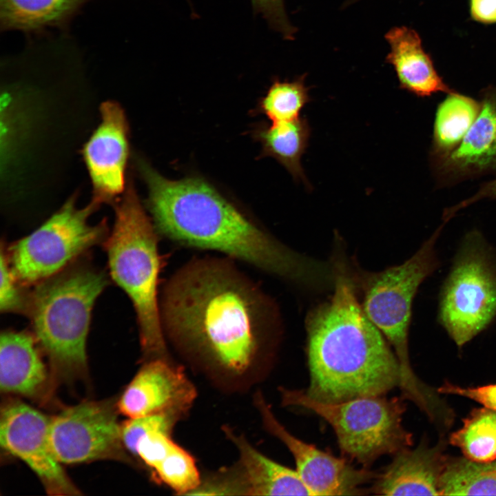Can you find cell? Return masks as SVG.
<instances>
[{
  "mask_svg": "<svg viewBox=\"0 0 496 496\" xmlns=\"http://www.w3.org/2000/svg\"><path fill=\"white\" fill-rule=\"evenodd\" d=\"M147 207L158 234L189 248L214 251L292 284L317 289L326 263L280 241L205 180L168 179L141 163Z\"/></svg>",
  "mask_w": 496,
  "mask_h": 496,
  "instance_id": "obj_2",
  "label": "cell"
},
{
  "mask_svg": "<svg viewBox=\"0 0 496 496\" xmlns=\"http://www.w3.org/2000/svg\"><path fill=\"white\" fill-rule=\"evenodd\" d=\"M285 406L309 410L333 428L346 458L369 468L382 455H395L409 448L412 435L404 427L406 404L401 396H362L339 402H324L309 397L304 390L280 389Z\"/></svg>",
  "mask_w": 496,
  "mask_h": 496,
  "instance_id": "obj_7",
  "label": "cell"
},
{
  "mask_svg": "<svg viewBox=\"0 0 496 496\" xmlns=\"http://www.w3.org/2000/svg\"><path fill=\"white\" fill-rule=\"evenodd\" d=\"M332 265L331 296L305 318L309 383L306 393L324 402L386 395L402 381L391 347L362 309L342 254Z\"/></svg>",
  "mask_w": 496,
  "mask_h": 496,
  "instance_id": "obj_3",
  "label": "cell"
},
{
  "mask_svg": "<svg viewBox=\"0 0 496 496\" xmlns=\"http://www.w3.org/2000/svg\"><path fill=\"white\" fill-rule=\"evenodd\" d=\"M153 470L178 495H192L201 483L194 458L175 443Z\"/></svg>",
  "mask_w": 496,
  "mask_h": 496,
  "instance_id": "obj_26",
  "label": "cell"
},
{
  "mask_svg": "<svg viewBox=\"0 0 496 496\" xmlns=\"http://www.w3.org/2000/svg\"><path fill=\"white\" fill-rule=\"evenodd\" d=\"M159 305L165 338L233 373L249 369L281 331L274 300L227 257L183 265L167 280Z\"/></svg>",
  "mask_w": 496,
  "mask_h": 496,
  "instance_id": "obj_1",
  "label": "cell"
},
{
  "mask_svg": "<svg viewBox=\"0 0 496 496\" xmlns=\"http://www.w3.org/2000/svg\"><path fill=\"white\" fill-rule=\"evenodd\" d=\"M182 416L170 413H161L142 417H132L121 425V438L123 446L136 455L139 440L151 431L171 433L173 427Z\"/></svg>",
  "mask_w": 496,
  "mask_h": 496,
  "instance_id": "obj_27",
  "label": "cell"
},
{
  "mask_svg": "<svg viewBox=\"0 0 496 496\" xmlns=\"http://www.w3.org/2000/svg\"><path fill=\"white\" fill-rule=\"evenodd\" d=\"M91 0H0V32L19 31L27 37L69 32L74 19Z\"/></svg>",
  "mask_w": 496,
  "mask_h": 496,
  "instance_id": "obj_20",
  "label": "cell"
},
{
  "mask_svg": "<svg viewBox=\"0 0 496 496\" xmlns=\"http://www.w3.org/2000/svg\"><path fill=\"white\" fill-rule=\"evenodd\" d=\"M35 336L6 331L0 339V389L2 393L39 398L50 382Z\"/></svg>",
  "mask_w": 496,
  "mask_h": 496,
  "instance_id": "obj_18",
  "label": "cell"
},
{
  "mask_svg": "<svg viewBox=\"0 0 496 496\" xmlns=\"http://www.w3.org/2000/svg\"><path fill=\"white\" fill-rule=\"evenodd\" d=\"M496 199V178L484 183L476 193L468 198L445 209L443 220L448 222L460 209L482 199Z\"/></svg>",
  "mask_w": 496,
  "mask_h": 496,
  "instance_id": "obj_31",
  "label": "cell"
},
{
  "mask_svg": "<svg viewBox=\"0 0 496 496\" xmlns=\"http://www.w3.org/2000/svg\"><path fill=\"white\" fill-rule=\"evenodd\" d=\"M360 0H345L344 3L342 4V8H346L349 6L355 3L356 2L360 1Z\"/></svg>",
  "mask_w": 496,
  "mask_h": 496,
  "instance_id": "obj_33",
  "label": "cell"
},
{
  "mask_svg": "<svg viewBox=\"0 0 496 496\" xmlns=\"http://www.w3.org/2000/svg\"><path fill=\"white\" fill-rule=\"evenodd\" d=\"M311 136V127L306 117L295 120L262 123L256 128L254 138L262 145V156H271L278 161L291 174L293 179L301 181L311 189L301 164Z\"/></svg>",
  "mask_w": 496,
  "mask_h": 496,
  "instance_id": "obj_21",
  "label": "cell"
},
{
  "mask_svg": "<svg viewBox=\"0 0 496 496\" xmlns=\"http://www.w3.org/2000/svg\"><path fill=\"white\" fill-rule=\"evenodd\" d=\"M479 110V101L456 91L448 94L439 103L430 150L431 162L444 156L459 144Z\"/></svg>",
  "mask_w": 496,
  "mask_h": 496,
  "instance_id": "obj_22",
  "label": "cell"
},
{
  "mask_svg": "<svg viewBox=\"0 0 496 496\" xmlns=\"http://www.w3.org/2000/svg\"><path fill=\"white\" fill-rule=\"evenodd\" d=\"M450 443L464 457L486 462L496 459V412L486 407L473 410L462 426L453 433Z\"/></svg>",
  "mask_w": 496,
  "mask_h": 496,
  "instance_id": "obj_24",
  "label": "cell"
},
{
  "mask_svg": "<svg viewBox=\"0 0 496 496\" xmlns=\"http://www.w3.org/2000/svg\"><path fill=\"white\" fill-rule=\"evenodd\" d=\"M20 284L10 267L6 254L1 251L0 309L2 312H20L27 310L28 298L21 291Z\"/></svg>",
  "mask_w": 496,
  "mask_h": 496,
  "instance_id": "obj_28",
  "label": "cell"
},
{
  "mask_svg": "<svg viewBox=\"0 0 496 496\" xmlns=\"http://www.w3.org/2000/svg\"><path fill=\"white\" fill-rule=\"evenodd\" d=\"M49 440L61 464L122 457L121 426L109 402H84L50 418Z\"/></svg>",
  "mask_w": 496,
  "mask_h": 496,
  "instance_id": "obj_10",
  "label": "cell"
},
{
  "mask_svg": "<svg viewBox=\"0 0 496 496\" xmlns=\"http://www.w3.org/2000/svg\"><path fill=\"white\" fill-rule=\"evenodd\" d=\"M305 79L306 74L291 81L273 78L265 95L259 100L257 112L265 114L271 123L299 118L302 110L311 101Z\"/></svg>",
  "mask_w": 496,
  "mask_h": 496,
  "instance_id": "obj_25",
  "label": "cell"
},
{
  "mask_svg": "<svg viewBox=\"0 0 496 496\" xmlns=\"http://www.w3.org/2000/svg\"><path fill=\"white\" fill-rule=\"evenodd\" d=\"M479 99V114L459 144L431 162L440 185L496 170V86L483 89Z\"/></svg>",
  "mask_w": 496,
  "mask_h": 496,
  "instance_id": "obj_16",
  "label": "cell"
},
{
  "mask_svg": "<svg viewBox=\"0 0 496 496\" xmlns=\"http://www.w3.org/2000/svg\"><path fill=\"white\" fill-rule=\"evenodd\" d=\"M444 224L408 260L379 271L351 266L362 309L384 336L399 362L402 396L422 400L429 388L418 379L410 362L409 330L413 300L420 284L437 267L435 244Z\"/></svg>",
  "mask_w": 496,
  "mask_h": 496,
  "instance_id": "obj_6",
  "label": "cell"
},
{
  "mask_svg": "<svg viewBox=\"0 0 496 496\" xmlns=\"http://www.w3.org/2000/svg\"><path fill=\"white\" fill-rule=\"evenodd\" d=\"M384 37L390 46L385 61L393 65L401 89L421 98L455 92L438 74L414 29L393 27Z\"/></svg>",
  "mask_w": 496,
  "mask_h": 496,
  "instance_id": "obj_19",
  "label": "cell"
},
{
  "mask_svg": "<svg viewBox=\"0 0 496 496\" xmlns=\"http://www.w3.org/2000/svg\"><path fill=\"white\" fill-rule=\"evenodd\" d=\"M166 358L149 359L118 400L117 409L129 418L161 413L183 416L196 397V390L183 369Z\"/></svg>",
  "mask_w": 496,
  "mask_h": 496,
  "instance_id": "obj_14",
  "label": "cell"
},
{
  "mask_svg": "<svg viewBox=\"0 0 496 496\" xmlns=\"http://www.w3.org/2000/svg\"><path fill=\"white\" fill-rule=\"evenodd\" d=\"M107 285L103 272L79 265L39 283L28 298L34 336L58 378L85 375L91 313Z\"/></svg>",
  "mask_w": 496,
  "mask_h": 496,
  "instance_id": "obj_4",
  "label": "cell"
},
{
  "mask_svg": "<svg viewBox=\"0 0 496 496\" xmlns=\"http://www.w3.org/2000/svg\"><path fill=\"white\" fill-rule=\"evenodd\" d=\"M440 495H496V459L486 462L448 458L439 483Z\"/></svg>",
  "mask_w": 496,
  "mask_h": 496,
  "instance_id": "obj_23",
  "label": "cell"
},
{
  "mask_svg": "<svg viewBox=\"0 0 496 496\" xmlns=\"http://www.w3.org/2000/svg\"><path fill=\"white\" fill-rule=\"evenodd\" d=\"M442 445L422 444L395 455L383 471L378 473L370 493L380 495H440L439 483L448 458Z\"/></svg>",
  "mask_w": 496,
  "mask_h": 496,
  "instance_id": "obj_17",
  "label": "cell"
},
{
  "mask_svg": "<svg viewBox=\"0 0 496 496\" xmlns=\"http://www.w3.org/2000/svg\"><path fill=\"white\" fill-rule=\"evenodd\" d=\"M101 122L83 147V158L98 205L113 200L125 187L128 156L127 125L121 107L114 101L101 106Z\"/></svg>",
  "mask_w": 496,
  "mask_h": 496,
  "instance_id": "obj_15",
  "label": "cell"
},
{
  "mask_svg": "<svg viewBox=\"0 0 496 496\" xmlns=\"http://www.w3.org/2000/svg\"><path fill=\"white\" fill-rule=\"evenodd\" d=\"M98 205L92 201L80 208L70 198L37 230L10 247L7 258L17 281L23 285L39 284L101 242L105 225L89 223Z\"/></svg>",
  "mask_w": 496,
  "mask_h": 496,
  "instance_id": "obj_8",
  "label": "cell"
},
{
  "mask_svg": "<svg viewBox=\"0 0 496 496\" xmlns=\"http://www.w3.org/2000/svg\"><path fill=\"white\" fill-rule=\"evenodd\" d=\"M239 452L237 468L202 484L204 495H309L297 471L265 456L245 437L225 427Z\"/></svg>",
  "mask_w": 496,
  "mask_h": 496,
  "instance_id": "obj_13",
  "label": "cell"
},
{
  "mask_svg": "<svg viewBox=\"0 0 496 496\" xmlns=\"http://www.w3.org/2000/svg\"><path fill=\"white\" fill-rule=\"evenodd\" d=\"M158 234L130 183L115 206L114 225L105 245L111 276L133 304L141 347L150 359L165 358L167 353L157 296Z\"/></svg>",
  "mask_w": 496,
  "mask_h": 496,
  "instance_id": "obj_5",
  "label": "cell"
},
{
  "mask_svg": "<svg viewBox=\"0 0 496 496\" xmlns=\"http://www.w3.org/2000/svg\"><path fill=\"white\" fill-rule=\"evenodd\" d=\"M50 420L21 402L6 403L0 416L1 446L28 465L49 495H80L52 450L48 435Z\"/></svg>",
  "mask_w": 496,
  "mask_h": 496,
  "instance_id": "obj_12",
  "label": "cell"
},
{
  "mask_svg": "<svg viewBox=\"0 0 496 496\" xmlns=\"http://www.w3.org/2000/svg\"><path fill=\"white\" fill-rule=\"evenodd\" d=\"M443 287L439 320L458 347L496 316V267L479 235L468 236Z\"/></svg>",
  "mask_w": 496,
  "mask_h": 496,
  "instance_id": "obj_9",
  "label": "cell"
},
{
  "mask_svg": "<svg viewBox=\"0 0 496 496\" xmlns=\"http://www.w3.org/2000/svg\"><path fill=\"white\" fill-rule=\"evenodd\" d=\"M470 12L475 21L496 23V0H470Z\"/></svg>",
  "mask_w": 496,
  "mask_h": 496,
  "instance_id": "obj_32",
  "label": "cell"
},
{
  "mask_svg": "<svg viewBox=\"0 0 496 496\" xmlns=\"http://www.w3.org/2000/svg\"><path fill=\"white\" fill-rule=\"evenodd\" d=\"M174 442L170 434L151 431L143 436L136 447L138 455L145 464L154 469L165 457Z\"/></svg>",
  "mask_w": 496,
  "mask_h": 496,
  "instance_id": "obj_29",
  "label": "cell"
},
{
  "mask_svg": "<svg viewBox=\"0 0 496 496\" xmlns=\"http://www.w3.org/2000/svg\"><path fill=\"white\" fill-rule=\"evenodd\" d=\"M437 392L471 399L496 412V384L474 388H463L446 383L438 389Z\"/></svg>",
  "mask_w": 496,
  "mask_h": 496,
  "instance_id": "obj_30",
  "label": "cell"
},
{
  "mask_svg": "<svg viewBox=\"0 0 496 496\" xmlns=\"http://www.w3.org/2000/svg\"><path fill=\"white\" fill-rule=\"evenodd\" d=\"M265 428L291 452L296 471L311 495H361L370 493L364 485L378 473L369 468H357L347 458L335 457L305 442L289 432L276 419L260 393L254 397Z\"/></svg>",
  "mask_w": 496,
  "mask_h": 496,
  "instance_id": "obj_11",
  "label": "cell"
}]
</instances>
